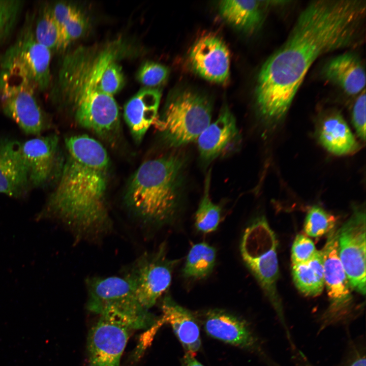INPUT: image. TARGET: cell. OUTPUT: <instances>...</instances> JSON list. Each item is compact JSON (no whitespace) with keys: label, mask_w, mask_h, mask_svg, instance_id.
<instances>
[{"label":"cell","mask_w":366,"mask_h":366,"mask_svg":"<svg viewBox=\"0 0 366 366\" xmlns=\"http://www.w3.org/2000/svg\"><path fill=\"white\" fill-rule=\"evenodd\" d=\"M181 366H204L199 361H198L195 357L192 356L189 354H185L184 356L182 361Z\"/></svg>","instance_id":"36"},{"label":"cell","mask_w":366,"mask_h":366,"mask_svg":"<svg viewBox=\"0 0 366 366\" xmlns=\"http://www.w3.org/2000/svg\"><path fill=\"white\" fill-rule=\"evenodd\" d=\"M323 77L349 95L359 94L365 89V72L360 58L346 52L328 61L322 70Z\"/></svg>","instance_id":"19"},{"label":"cell","mask_w":366,"mask_h":366,"mask_svg":"<svg viewBox=\"0 0 366 366\" xmlns=\"http://www.w3.org/2000/svg\"><path fill=\"white\" fill-rule=\"evenodd\" d=\"M361 344L352 343L338 366H365V351Z\"/></svg>","instance_id":"35"},{"label":"cell","mask_w":366,"mask_h":366,"mask_svg":"<svg viewBox=\"0 0 366 366\" xmlns=\"http://www.w3.org/2000/svg\"><path fill=\"white\" fill-rule=\"evenodd\" d=\"M169 74L168 68L158 63L147 62L139 69L137 78L143 85L155 87L165 82Z\"/></svg>","instance_id":"31"},{"label":"cell","mask_w":366,"mask_h":366,"mask_svg":"<svg viewBox=\"0 0 366 366\" xmlns=\"http://www.w3.org/2000/svg\"><path fill=\"white\" fill-rule=\"evenodd\" d=\"M317 251L314 243L309 237L301 234L297 235L291 248L292 264L308 262Z\"/></svg>","instance_id":"33"},{"label":"cell","mask_w":366,"mask_h":366,"mask_svg":"<svg viewBox=\"0 0 366 366\" xmlns=\"http://www.w3.org/2000/svg\"><path fill=\"white\" fill-rule=\"evenodd\" d=\"M87 309L121 322L132 329H148L158 319L144 308L124 277H93L86 280Z\"/></svg>","instance_id":"6"},{"label":"cell","mask_w":366,"mask_h":366,"mask_svg":"<svg viewBox=\"0 0 366 366\" xmlns=\"http://www.w3.org/2000/svg\"><path fill=\"white\" fill-rule=\"evenodd\" d=\"M216 249L205 242L193 245L188 254L182 274L190 279H201L209 275L216 264Z\"/></svg>","instance_id":"26"},{"label":"cell","mask_w":366,"mask_h":366,"mask_svg":"<svg viewBox=\"0 0 366 366\" xmlns=\"http://www.w3.org/2000/svg\"><path fill=\"white\" fill-rule=\"evenodd\" d=\"M131 330L121 322L100 316L87 338L89 366H120Z\"/></svg>","instance_id":"15"},{"label":"cell","mask_w":366,"mask_h":366,"mask_svg":"<svg viewBox=\"0 0 366 366\" xmlns=\"http://www.w3.org/2000/svg\"><path fill=\"white\" fill-rule=\"evenodd\" d=\"M161 93L145 88L139 90L125 105L124 118L134 140L140 142L157 118Z\"/></svg>","instance_id":"21"},{"label":"cell","mask_w":366,"mask_h":366,"mask_svg":"<svg viewBox=\"0 0 366 366\" xmlns=\"http://www.w3.org/2000/svg\"><path fill=\"white\" fill-rule=\"evenodd\" d=\"M336 223L334 216L319 206H314L306 216L303 229L307 235L317 238L329 233L335 228Z\"/></svg>","instance_id":"29"},{"label":"cell","mask_w":366,"mask_h":366,"mask_svg":"<svg viewBox=\"0 0 366 366\" xmlns=\"http://www.w3.org/2000/svg\"><path fill=\"white\" fill-rule=\"evenodd\" d=\"M365 91L357 98L352 110V120L355 130L363 140L365 139Z\"/></svg>","instance_id":"34"},{"label":"cell","mask_w":366,"mask_h":366,"mask_svg":"<svg viewBox=\"0 0 366 366\" xmlns=\"http://www.w3.org/2000/svg\"><path fill=\"white\" fill-rule=\"evenodd\" d=\"M235 118L227 106H223L217 119L210 123L197 139L200 158L210 162L222 154L237 137Z\"/></svg>","instance_id":"20"},{"label":"cell","mask_w":366,"mask_h":366,"mask_svg":"<svg viewBox=\"0 0 366 366\" xmlns=\"http://www.w3.org/2000/svg\"><path fill=\"white\" fill-rule=\"evenodd\" d=\"M23 5L21 1L0 0V42L12 32Z\"/></svg>","instance_id":"30"},{"label":"cell","mask_w":366,"mask_h":366,"mask_svg":"<svg viewBox=\"0 0 366 366\" xmlns=\"http://www.w3.org/2000/svg\"><path fill=\"white\" fill-rule=\"evenodd\" d=\"M185 162L178 154L143 162L126 194L131 211L143 224L159 227L174 220L178 209Z\"/></svg>","instance_id":"4"},{"label":"cell","mask_w":366,"mask_h":366,"mask_svg":"<svg viewBox=\"0 0 366 366\" xmlns=\"http://www.w3.org/2000/svg\"><path fill=\"white\" fill-rule=\"evenodd\" d=\"M50 8L61 30L66 47L85 33V17L77 7L65 2H59Z\"/></svg>","instance_id":"25"},{"label":"cell","mask_w":366,"mask_h":366,"mask_svg":"<svg viewBox=\"0 0 366 366\" xmlns=\"http://www.w3.org/2000/svg\"><path fill=\"white\" fill-rule=\"evenodd\" d=\"M365 10V1L359 0L315 1L303 10L285 43L259 73L256 101L264 117L284 116L319 57L358 45Z\"/></svg>","instance_id":"1"},{"label":"cell","mask_w":366,"mask_h":366,"mask_svg":"<svg viewBox=\"0 0 366 366\" xmlns=\"http://www.w3.org/2000/svg\"><path fill=\"white\" fill-rule=\"evenodd\" d=\"M189 60L195 72L208 81L223 84L229 78V51L217 36L208 34L199 38L191 48Z\"/></svg>","instance_id":"16"},{"label":"cell","mask_w":366,"mask_h":366,"mask_svg":"<svg viewBox=\"0 0 366 366\" xmlns=\"http://www.w3.org/2000/svg\"><path fill=\"white\" fill-rule=\"evenodd\" d=\"M117 48H77L65 56L51 98L70 108L76 121L99 136L108 138L117 131L119 122L113 96L100 87L103 74L116 59Z\"/></svg>","instance_id":"3"},{"label":"cell","mask_w":366,"mask_h":366,"mask_svg":"<svg viewBox=\"0 0 366 366\" xmlns=\"http://www.w3.org/2000/svg\"><path fill=\"white\" fill-rule=\"evenodd\" d=\"M51 51L37 42L33 28L27 27L0 56V72L43 92L51 83Z\"/></svg>","instance_id":"8"},{"label":"cell","mask_w":366,"mask_h":366,"mask_svg":"<svg viewBox=\"0 0 366 366\" xmlns=\"http://www.w3.org/2000/svg\"><path fill=\"white\" fill-rule=\"evenodd\" d=\"M60 175L37 220L58 222L77 237H98L112 224L107 208L109 159L103 146L85 135L65 140Z\"/></svg>","instance_id":"2"},{"label":"cell","mask_w":366,"mask_h":366,"mask_svg":"<svg viewBox=\"0 0 366 366\" xmlns=\"http://www.w3.org/2000/svg\"><path fill=\"white\" fill-rule=\"evenodd\" d=\"M293 282L297 290L309 297L320 295L324 287L322 254L317 250L308 262L292 265Z\"/></svg>","instance_id":"24"},{"label":"cell","mask_w":366,"mask_h":366,"mask_svg":"<svg viewBox=\"0 0 366 366\" xmlns=\"http://www.w3.org/2000/svg\"><path fill=\"white\" fill-rule=\"evenodd\" d=\"M318 137L321 144L330 152L347 155L357 148L356 140L342 115L337 111L327 114L320 123Z\"/></svg>","instance_id":"22"},{"label":"cell","mask_w":366,"mask_h":366,"mask_svg":"<svg viewBox=\"0 0 366 366\" xmlns=\"http://www.w3.org/2000/svg\"><path fill=\"white\" fill-rule=\"evenodd\" d=\"M211 111L206 97L185 90L170 99L162 116L154 123L167 143L177 147L197 140L210 124Z\"/></svg>","instance_id":"7"},{"label":"cell","mask_w":366,"mask_h":366,"mask_svg":"<svg viewBox=\"0 0 366 366\" xmlns=\"http://www.w3.org/2000/svg\"><path fill=\"white\" fill-rule=\"evenodd\" d=\"M28 83L0 73V106L26 134L40 136L50 123Z\"/></svg>","instance_id":"11"},{"label":"cell","mask_w":366,"mask_h":366,"mask_svg":"<svg viewBox=\"0 0 366 366\" xmlns=\"http://www.w3.org/2000/svg\"><path fill=\"white\" fill-rule=\"evenodd\" d=\"M33 30L37 42L51 51L66 48L61 30L49 6L41 10Z\"/></svg>","instance_id":"27"},{"label":"cell","mask_w":366,"mask_h":366,"mask_svg":"<svg viewBox=\"0 0 366 366\" xmlns=\"http://www.w3.org/2000/svg\"><path fill=\"white\" fill-rule=\"evenodd\" d=\"M164 324L171 326L185 354L195 357L201 345L200 328L195 316L176 303L170 296H165L161 304Z\"/></svg>","instance_id":"18"},{"label":"cell","mask_w":366,"mask_h":366,"mask_svg":"<svg viewBox=\"0 0 366 366\" xmlns=\"http://www.w3.org/2000/svg\"><path fill=\"white\" fill-rule=\"evenodd\" d=\"M20 142L0 139V194L21 199L31 189L20 147Z\"/></svg>","instance_id":"17"},{"label":"cell","mask_w":366,"mask_h":366,"mask_svg":"<svg viewBox=\"0 0 366 366\" xmlns=\"http://www.w3.org/2000/svg\"><path fill=\"white\" fill-rule=\"evenodd\" d=\"M124 82L121 68L116 59L105 70L101 80L100 87L104 93L113 96L121 89Z\"/></svg>","instance_id":"32"},{"label":"cell","mask_w":366,"mask_h":366,"mask_svg":"<svg viewBox=\"0 0 366 366\" xmlns=\"http://www.w3.org/2000/svg\"><path fill=\"white\" fill-rule=\"evenodd\" d=\"M268 1H222L219 5L222 16L234 27L248 33L258 29L264 20Z\"/></svg>","instance_id":"23"},{"label":"cell","mask_w":366,"mask_h":366,"mask_svg":"<svg viewBox=\"0 0 366 366\" xmlns=\"http://www.w3.org/2000/svg\"><path fill=\"white\" fill-rule=\"evenodd\" d=\"M201 321L210 337L257 354L268 366H278L268 355L251 326L242 318L223 310L211 309L204 313Z\"/></svg>","instance_id":"14"},{"label":"cell","mask_w":366,"mask_h":366,"mask_svg":"<svg viewBox=\"0 0 366 366\" xmlns=\"http://www.w3.org/2000/svg\"><path fill=\"white\" fill-rule=\"evenodd\" d=\"M276 234L264 217L256 218L245 229L240 243L241 258L256 279L271 304L288 342L293 337L277 289L279 267Z\"/></svg>","instance_id":"5"},{"label":"cell","mask_w":366,"mask_h":366,"mask_svg":"<svg viewBox=\"0 0 366 366\" xmlns=\"http://www.w3.org/2000/svg\"><path fill=\"white\" fill-rule=\"evenodd\" d=\"M31 189L54 187L60 175L64 161L58 137L51 134L38 136L20 145Z\"/></svg>","instance_id":"13"},{"label":"cell","mask_w":366,"mask_h":366,"mask_svg":"<svg viewBox=\"0 0 366 366\" xmlns=\"http://www.w3.org/2000/svg\"><path fill=\"white\" fill-rule=\"evenodd\" d=\"M321 251L329 305L320 317V330L348 322L353 315L354 307L351 288L339 257L338 229L336 227L328 234Z\"/></svg>","instance_id":"9"},{"label":"cell","mask_w":366,"mask_h":366,"mask_svg":"<svg viewBox=\"0 0 366 366\" xmlns=\"http://www.w3.org/2000/svg\"><path fill=\"white\" fill-rule=\"evenodd\" d=\"M210 174L206 178L204 193L195 216L196 229L203 233H209L217 230L221 218V207L214 203L209 196Z\"/></svg>","instance_id":"28"},{"label":"cell","mask_w":366,"mask_h":366,"mask_svg":"<svg viewBox=\"0 0 366 366\" xmlns=\"http://www.w3.org/2000/svg\"><path fill=\"white\" fill-rule=\"evenodd\" d=\"M364 210L356 209L338 229L339 254L350 288L361 294L366 292Z\"/></svg>","instance_id":"12"},{"label":"cell","mask_w":366,"mask_h":366,"mask_svg":"<svg viewBox=\"0 0 366 366\" xmlns=\"http://www.w3.org/2000/svg\"><path fill=\"white\" fill-rule=\"evenodd\" d=\"M178 260L167 256L165 244L146 252L127 266L123 276L147 310L153 307L169 288Z\"/></svg>","instance_id":"10"}]
</instances>
